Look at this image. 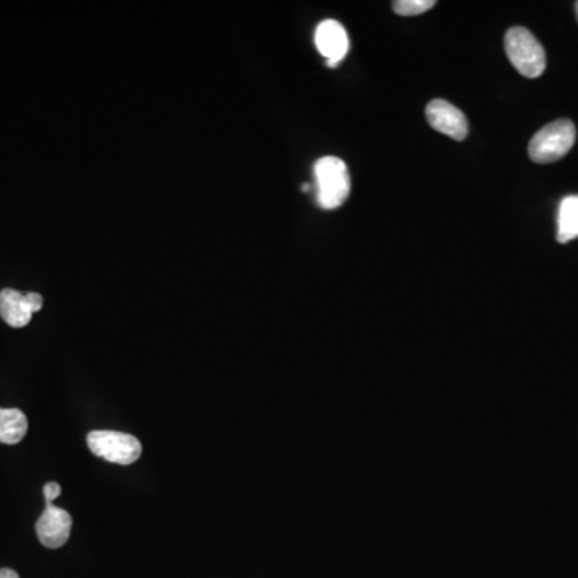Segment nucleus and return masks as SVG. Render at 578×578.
<instances>
[{"label":"nucleus","mask_w":578,"mask_h":578,"mask_svg":"<svg viewBox=\"0 0 578 578\" xmlns=\"http://www.w3.org/2000/svg\"><path fill=\"white\" fill-rule=\"evenodd\" d=\"M318 203L326 211L338 209L351 195V176L342 159L325 156L314 167Z\"/></svg>","instance_id":"1"},{"label":"nucleus","mask_w":578,"mask_h":578,"mask_svg":"<svg viewBox=\"0 0 578 578\" xmlns=\"http://www.w3.org/2000/svg\"><path fill=\"white\" fill-rule=\"evenodd\" d=\"M505 49L509 62L522 76L535 79L545 73V49L529 29L521 28V26L508 29L505 36Z\"/></svg>","instance_id":"2"},{"label":"nucleus","mask_w":578,"mask_h":578,"mask_svg":"<svg viewBox=\"0 0 578 578\" xmlns=\"http://www.w3.org/2000/svg\"><path fill=\"white\" fill-rule=\"evenodd\" d=\"M575 139L577 129L572 121L569 119L554 121L540 129L530 140V159L538 164L556 163L572 150Z\"/></svg>","instance_id":"3"},{"label":"nucleus","mask_w":578,"mask_h":578,"mask_svg":"<svg viewBox=\"0 0 578 578\" xmlns=\"http://www.w3.org/2000/svg\"><path fill=\"white\" fill-rule=\"evenodd\" d=\"M87 445L98 458L116 465H132L142 455L139 439L124 432L92 431L87 436Z\"/></svg>","instance_id":"4"},{"label":"nucleus","mask_w":578,"mask_h":578,"mask_svg":"<svg viewBox=\"0 0 578 578\" xmlns=\"http://www.w3.org/2000/svg\"><path fill=\"white\" fill-rule=\"evenodd\" d=\"M426 118L432 129H436L440 134L448 135L450 139H466L469 126L463 111L458 110L455 105L445 100H432L426 108Z\"/></svg>","instance_id":"5"},{"label":"nucleus","mask_w":578,"mask_h":578,"mask_svg":"<svg viewBox=\"0 0 578 578\" xmlns=\"http://www.w3.org/2000/svg\"><path fill=\"white\" fill-rule=\"evenodd\" d=\"M71 526H73V519H71L70 513L50 503L37 521V537L45 548L57 550L68 542Z\"/></svg>","instance_id":"6"},{"label":"nucleus","mask_w":578,"mask_h":578,"mask_svg":"<svg viewBox=\"0 0 578 578\" xmlns=\"http://www.w3.org/2000/svg\"><path fill=\"white\" fill-rule=\"evenodd\" d=\"M315 45L326 58V65L336 68L349 53V36L344 26L336 20H325L315 31Z\"/></svg>","instance_id":"7"},{"label":"nucleus","mask_w":578,"mask_h":578,"mask_svg":"<svg viewBox=\"0 0 578 578\" xmlns=\"http://www.w3.org/2000/svg\"><path fill=\"white\" fill-rule=\"evenodd\" d=\"M0 317L12 328H23L33 318V310L29 307L26 294L15 289H4L0 293Z\"/></svg>","instance_id":"8"},{"label":"nucleus","mask_w":578,"mask_h":578,"mask_svg":"<svg viewBox=\"0 0 578 578\" xmlns=\"http://www.w3.org/2000/svg\"><path fill=\"white\" fill-rule=\"evenodd\" d=\"M28 420L18 408H0V444L15 445L25 439Z\"/></svg>","instance_id":"9"},{"label":"nucleus","mask_w":578,"mask_h":578,"mask_svg":"<svg viewBox=\"0 0 578 578\" xmlns=\"http://www.w3.org/2000/svg\"><path fill=\"white\" fill-rule=\"evenodd\" d=\"M578 238V195L566 196L558 214V241L569 243Z\"/></svg>","instance_id":"10"},{"label":"nucleus","mask_w":578,"mask_h":578,"mask_svg":"<svg viewBox=\"0 0 578 578\" xmlns=\"http://www.w3.org/2000/svg\"><path fill=\"white\" fill-rule=\"evenodd\" d=\"M434 5H436L434 0H399L394 2L392 7L400 17H418L431 10Z\"/></svg>","instance_id":"11"},{"label":"nucleus","mask_w":578,"mask_h":578,"mask_svg":"<svg viewBox=\"0 0 578 578\" xmlns=\"http://www.w3.org/2000/svg\"><path fill=\"white\" fill-rule=\"evenodd\" d=\"M60 493H62V487H60V484H57V482H49V484H45L44 495L47 505L53 503L55 498L60 497Z\"/></svg>","instance_id":"12"},{"label":"nucleus","mask_w":578,"mask_h":578,"mask_svg":"<svg viewBox=\"0 0 578 578\" xmlns=\"http://www.w3.org/2000/svg\"><path fill=\"white\" fill-rule=\"evenodd\" d=\"M26 299H28L29 307L33 310V314L39 312L42 309V304H44V299H42L41 294L29 293L26 294Z\"/></svg>","instance_id":"13"},{"label":"nucleus","mask_w":578,"mask_h":578,"mask_svg":"<svg viewBox=\"0 0 578 578\" xmlns=\"http://www.w3.org/2000/svg\"><path fill=\"white\" fill-rule=\"evenodd\" d=\"M0 578H20L17 572L12 569H0Z\"/></svg>","instance_id":"14"},{"label":"nucleus","mask_w":578,"mask_h":578,"mask_svg":"<svg viewBox=\"0 0 578 578\" xmlns=\"http://www.w3.org/2000/svg\"><path fill=\"white\" fill-rule=\"evenodd\" d=\"M577 17H578V2H577Z\"/></svg>","instance_id":"15"}]
</instances>
